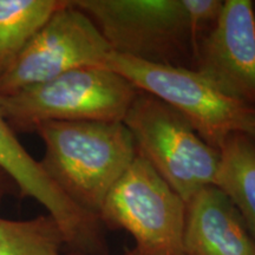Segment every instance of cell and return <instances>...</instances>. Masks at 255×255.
I'll return each instance as SVG.
<instances>
[{"mask_svg": "<svg viewBox=\"0 0 255 255\" xmlns=\"http://www.w3.org/2000/svg\"><path fill=\"white\" fill-rule=\"evenodd\" d=\"M184 255H255V241L237 207L212 184L186 202Z\"/></svg>", "mask_w": 255, "mask_h": 255, "instance_id": "obj_10", "label": "cell"}, {"mask_svg": "<svg viewBox=\"0 0 255 255\" xmlns=\"http://www.w3.org/2000/svg\"><path fill=\"white\" fill-rule=\"evenodd\" d=\"M219 0H75L113 52L162 65L194 64L203 34L221 11Z\"/></svg>", "mask_w": 255, "mask_h": 255, "instance_id": "obj_1", "label": "cell"}, {"mask_svg": "<svg viewBox=\"0 0 255 255\" xmlns=\"http://www.w3.org/2000/svg\"><path fill=\"white\" fill-rule=\"evenodd\" d=\"M124 255H133V253H132V252H129V253H127V254H124Z\"/></svg>", "mask_w": 255, "mask_h": 255, "instance_id": "obj_16", "label": "cell"}, {"mask_svg": "<svg viewBox=\"0 0 255 255\" xmlns=\"http://www.w3.org/2000/svg\"><path fill=\"white\" fill-rule=\"evenodd\" d=\"M0 168L12 178L21 195L32 197L46 209L63 233L65 246L81 255H102L101 220L83 209L53 182L40 162L15 137L0 114Z\"/></svg>", "mask_w": 255, "mask_h": 255, "instance_id": "obj_9", "label": "cell"}, {"mask_svg": "<svg viewBox=\"0 0 255 255\" xmlns=\"http://www.w3.org/2000/svg\"><path fill=\"white\" fill-rule=\"evenodd\" d=\"M215 183L227 195L255 241V142L234 132L220 148Z\"/></svg>", "mask_w": 255, "mask_h": 255, "instance_id": "obj_11", "label": "cell"}, {"mask_svg": "<svg viewBox=\"0 0 255 255\" xmlns=\"http://www.w3.org/2000/svg\"><path fill=\"white\" fill-rule=\"evenodd\" d=\"M232 100L255 108V11L251 0H226L196 49L194 68Z\"/></svg>", "mask_w": 255, "mask_h": 255, "instance_id": "obj_8", "label": "cell"}, {"mask_svg": "<svg viewBox=\"0 0 255 255\" xmlns=\"http://www.w3.org/2000/svg\"><path fill=\"white\" fill-rule=\"evenodd\" d=\"M241 132L247 135L248 137H251V138L255 142V108L252 109L251 113L248 114Z\"/></svg>", "mask_w": 255, "mask_h": 255, "instance_id": "obj_15", "label": "cell"}, {"mask_svg": "<svg viewBox=\"0 0 255 255\" xmlns=\"http://www.w3.org/2000/svg\"><path fill=\"white\" fill-rule=\"evenodd\" d=\"M59 226L50 215L27 220L0 216V255H63Z\"/></svg>", "mask_w": 255, "mask_h": 255, "instance_id": "obj_13", "label": "cell"}, {"mask_svg": "<svg viewBox=\"0 0 255 255\" xmlns=\"http://www.w3.org/2000/svg\"><path fill=\"white\" fill-rule=\"evenodd\" d=\"M65 0H0V77Z\"/></svg>", "mask_w": 255, "mask_h": 255, "instance_id": "obj_12", "label": "cell"}, {"mask_svg": "<svg viewBox=\"0 0 255 255\" xmlns=\"http://www.w3.org/2000/svg\"><path fill=\"white\" fill-rule=\"evenodd\" d=\"M98 218L131 235L133 255H184L186 202L138 152L105 197Z\"/></svg>", "mask_w": 255, "mask_h": 255, "instance_id": "obj_5", "label": "cell"}, {"mask_svg": "<svg viewBox=\"0 0 255 255\" xmlns=\"http://www.w3.org/2000/svg\"><path fill=\"white\" fill-rule=\"evenodd\" d=\"M103 68L123 76L137 90L170 105L218 150L232 133L242 131L248 114L254 109L223 95L191 68L148 63L115 52Z\"/></svg>", "mask_w": 255, "mask_h": 255, "instance_id": "obj_6", "label": "cell"}, {"mask_svg": "<svg viewBox=\"0 0 255 255\" xmlns=\"http://www.w3.org/2000/svg\"><path fill=\"white\" fill-rule=\"evenodd\" d=\"M33 130L45 146L44 170L73 202L98 216L137 156L128 128L120 121H79L40 123Z\"/></svg>", "mask_w": 255, "mask_h": 255, "instance_id": "obj_2", "label": "cell"}, {"mask_svg": "<svg viewBox=\"0 0 255 255\" xmlns=\"http://www.w3.org/2000/svg\"><path fill=\"white\" fill-rule=\"evenodd\" d=\"M111 52L94 21L72 1H65L0 77V96L14 94L75 69L103 66Z\"/></svg>", "mask_w": 255, "mask_h": 255, "instance_id": "obj_7", "label": "cell"}, {"mask_svg": "<svg viewBox=\"0 0 255 255\" xmlns=\"http://www.w3.org/2000/svg\"><path fill=\"white\" fill-rule=\"evenodd\" d=\"M14 189H17L15 183L12 181V178L0 168V205H1V202L4 201L5 196L11 193V191H13Z\"/></svg>", "mask_w": 255, "mask_h": 255, "instance_id": "obj_14", "label": "cell"}, {"mask_svg": "<svg viewBox=\"0 0 255 255\" xmlns=\"http://www.w3.org/2000/svg\"><path fill=\"white\" fill-rule=\"evenodd\" d=\"M137 92L117 72L103 66H88L0 96V114L9 127L25 131L45 122H123Z\"/></svg>", "mask_w": 255, "mask_h": 255, "instance_id": "obj_3", "label": "cell"}, {"mask_svg": "<svg viewBox=\"0 0 255 255\" xmlns=\"http://www.w3.org/2000/svg\"><path fill=\"white\" fill-rule=\"evenodd\" d=\"M143 156L187 202L215 183L220 151L170 105L144 91L137 92L123 119Z\"/></svg>", "mask_w": 255, "mask_h": 255, "instance_id": "obj_4", "label": "cell"}]
</instances>
